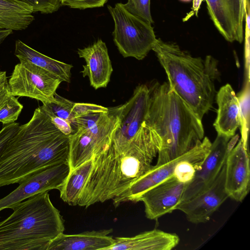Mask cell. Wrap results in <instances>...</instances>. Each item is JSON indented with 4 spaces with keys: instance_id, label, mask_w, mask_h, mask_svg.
Wrapping results in <instances>:
<instances>
[{
    "instance_id": "83f0119b",
    "label": "cell",
    "mask_w": 250,
    "mask_h": 250,
    "mask_svg": "<svg viewBox=\"0 0 250 250\" xmlns=\"http://www.w3.org/2000/svg\"><path fill=\"white\" fill-rule=\"evenodd\" d=\"M108 110V108L94 104L74 103L71 113L75 119L92 113L106 112Z\"/></svg>"
},
{
    "instance_id": "4dcf8cb0",
    "label": "cell",
    "mask_w": 250,
    "mask_h": 250,
    "mask_svg": "<svg viewBox=\"0 0 250 250\" xmlns=\"http://www.w3.org/2000/svg\"><path fill=\"white\" fill-rule=\"evenodd\" d=\"M44 110L49 117L52 123L62 133L66 135H70L74 133L71 125L68 122L49 111Z\"/></svg>"
},
{
    "instance_id": "8d00e7d4",
    "label": "cell",
    "mask_w": 250,
    "mask_h": 250,
    "mask_svg": "<svg viewBox=\"0 0 250 250\" xmlns=\"http://www.w3.org/2000/svg\"><path fill=\"white\" fill-rule=\"evenodd\" d=\"M180 0L184 1V2H189V1H191V0Z\"/></svg>"
},
{
    "instance_id": "2e32d148",
    "label": "cell",
    "mask_w": 250,
    "mask_h": 250,
    "mask_svg": "<svg viewBox=\"0 0 250 250\" xmlns=\"http://www.w3.org/2000/svg\"><path fill=\"white\" fill-rule=\"evenodd\" d=\"M77 53L86 62L81 72L83 77H88L91 86L95 89L106 87L113 68L105 42L99 39L87 47L78 49Z\"/></svg>"
},
{
    "instance_id": "9a60e30c",
    "label": "cell",
    "mask_w": 250,
    "mask_h": 250,
    "mask_svg": "<svg viewBox=\"0 0 250 250\" xmlns=\"http://www.w3.org/2000/svg\"><path fill=\"white\" fill-rule=\"evenodd\" d=\"M225 188L229 198L238 202H242L250 191L249 153L241 139L227 156Z\"/></svg>"
},
{
    "instance_id": "44dd1931",
    "label": "cell",
    "mask_w": 250,
    "mask_h": 250,
    "mask_svg": "<svg viewBox=\"0 0 250 250\" xmlns=\"http://www.w3.org/2000/svg\"><path fill=\"white\" fill-rule=\"evenodd\" d=\"M32 9L18 0H0V29L23 30L33 22Z\"/></svg>"
},
{
    "instance_id": "d6a6232c",
    "label": "cell",
    "mask_w": 250,
    "mask_h": 250,
    "mask_svg": "<svg viewBox=\"0 0 250 250\" xmlns=\"http://www.w3.org/2000/svg\"><path fill=\"white\" fill-rule=\"evenodd\" d=\"M203 0H192V9L183 19L184 21L188 20L191 17L194 16V15H195L197 17L198 16L199 10Z\"/></svg>"
},
{
    "instance_id": "8992f818",
    "label": "cell",
    "mask_w": 250,
    "mask_h": 250,
    "mask_svg": "<svg viewBox=\"0 0 250 250\" xmlns=\"http://www.w3.org/2000/svg\"><path fill=\"white\" fill-rule=\"evenodd\" d=\"M124 104L76 118L77 130L69 135L71 171L106 150L121 122Z\"/></svg>"
},
{
    "instance_id": "ac0fdd59",
    "label": "cell",
    "mask_w": 250,
    "mask_h": 250,
    "mask_svg": "<svg viewBox=\"0 0 250 250\" xmlns=\"http://www.w3.org/2000/svg\"><path fill=\"white\" fill-rule=\"evenodd\" d=\"M218 105L213 126L217 134L231 138L240 126L239 102L231 85L222 86L216 94Z\"/></svg>"
},
{
    "instance_id": "cb8c5ba5",
    "label": "cell",
    "mask_w": 250,
    "mask_h": 250,
    "mask_svg": "<svg viewBox=\"0 0 250 250\" xmlns=\"http://www.w3.org/2000/svg\"><path fill=\"white\" fill-rule=\"evenodd\" d=\"M55 101L43 104L42 108L68 122L71 125L74 133L77 130L75 119L72 116L71 110L74 103L65 99L56 93Z\"/></svg>"
},
{
    "instance_id": "e0dca14e",
    "label": "cell",
    "mask_w": 250,
    "mask_h": 250,
    "mask_svg": "<svg viewBox=\"0 0 250 250\" xmlns=\"http://www.w3.org/2000/svg\"><path fill=\"white\" fill-rule=\"evenodd\" d=\"M112 231L110 229L74 234L62 233L49 242L47 250H106L115 243V238L109 235Z\"/></svg>"
},
{
    "instance_id": "d6986e66",
    "label": "cell",
    "mask_w": 250,
    "mask_h": 250,
    "mask_svg": "<svg viewBox=\"0 0 250 250\" xmlns=\"http://www.w3.org/2000/svg\"><path fill=\"white\" fill-rule=\"evenodd\" d=\"M179 241L175 233L154 229L132 237H116L115 244L106 250H171Z\"/></svg>"
},
{
    "instance_id": "9c48e42d",
    "label": "cell",
    "mask_w": 250,
    "mask_h": 250,
    "mask_svg": "<svg viewBox=\"0 0 250 250\" xmlns=\"http://www.w3.org/2000/svg\"><path fill=\"white\" fill-rule=\"evenodd\" d=\"M19 61L7 80L9 94L30 98L42 104L54 102L56 90L62 81L29 62Z\"/></svg>"
},
{
    "instance_id": "836d02e7",
    "label": "cell",
    "mask_w": 250,
    "mask_h": 250,
    "mask_svg": "<svg viewBox=\"0 0 250 250\" xmlns=\"http://www.w3.org/2000/svg\"><path fill=\"white\" fill-rule=\"evenodd\" d=\"M9 91L7 82L0 87V104L9 96Z\"/></svg>"
},
{
    "instance_id": "30bf717a",
    "label": "cell",
    "mask_w": 250,
    "mask_h": 250,
    "mask_svg": "<svg viewBox=\"0 0 250 250\" xmlns=\"http://www.w3.org/2000/svg\"><path fill=\"white\" fill-rule=\"evenodd\" d=\"M68 163H61L45 167L24 181L9 194L0 199V212L13 209L17 205L38 193L60 190L70 172Z\"/></svg>"
},
{
    "instance_id": "7a4b0ae2",
    "label": "cell",
    "mask_w": 250,
    "mask_h": 250,
    "mask_svg": "<svg viewBox=\"0 0 250 250\" xmlns=\"http://www.w3.org/2000/svg\"><path fill=\"white\" fill-rule=\"evenodd\" d=\"M149 89V103L145 122L160 140L156 164L160 165L200 144L204 137V129L202 120L167 83H156Z\"/></svg>"
},
{
    "instance_id": "ba28073f",
    "label": "cell",
    "mask_w": 250,
    "mask_h": 250,
    "mask_svg": "<svg viewBox=\"0 0 250 250\" xmlns=\"http://www.w3.org/2000/svg\"><path fill=\"white\" fill-rule=\"evenodd\" d=\"M150 91L144 84L138 85L130 99L124 104L121 122L115 130L108 148L103 152L120 154L143 138L148 129L145 122Z\"/></svg>"
},
{
    "instance_id": "5bb4252c",
    "label": "cell",
    "mask_w": 250,
    "mask_h": 250,
    "mask_svg": "<svg viewBox=\"0 0 250 250\" xmlns=\"http://www.w3.org/2000/svg\"><path fill=\"white\" fill-rule=\"evenodd\" d=\"M216 29L226 40L241 43L246 0H205Z\"/></svg>"
},
{
    "instance_id": "d590c367",
    "label": "cell",
    "mask_w": 250,
    "mask_h": 250,
    "mask_svg": "<svg viewBox=\"0 0 250 250\" xmlns=\"http://www.w3.org/2000/svg\"><path fill=\"white\" fill-rule=\"evenodd\" d=\"M7 82L6 71L0 70V87Z\"/></svg>"
},
{
    "instance_id": "ffe728a7",
    "label": "cell",
    "mask_w": 250,
    "mask_h": 250,
    "mask_svg": "<svg viewBox=\"0 0 250 250\" xmlns=\"http://www.w3.org/2000/svg\"><path fill=\"white\" fill-rule=\"evenodd\" d=\"M15 55L19 60L26 61L54 74L62 82L70 83L72 65L50 58L18 40L15 42Z\"/></svg>"
},
{
    "instance_id": "8fae6325",
    "label": "cell",
    "mask_w": 250,
    "mask_h": 250,
    "mask_svg": "<svg viewBox=\"0 0 250 250\" xmlns=\"http://www.w3.org/2000/svg\"><path fill=\"white\" fill-rule=\"evenodd\" d=\"M239 137L238 134L231 138L217 134L200 169L187 184L182 201L191 198L209 188L225 164L229 152L238 142Z\"/></svg>"
},
{
    "instance_id": "e575fe53",
    "label": "cell",
    "mask_w": 250,
    "mask_h": 250,
    "mask_svg": "<svg viewBox=\"0 0 250 250\" xmlns=\"http://www.w3.org/2000/svg\"><path fill=\"white\" fill-rule=\"evenodd\" d=\"M13 33V31L9 29H0V44H1L5 39Z\"/></svg>"
},
{
    "instance_id": "f546056e",
    "label": "cell",
    "mask_w": 250,
    "mask_h": 250,
    "mask_svg": "<svg viewBox=\"0 0 250 250\" xmlns=\"http://www.w3.org/2000/svg\"><path fill=\"white\" fill-rule=\"evenodd\" d=\"M19 123L14 122L3 126L0 130V155L10 139L20 127Z\"/></svg>"
},
{
    "instance_id": "5b68a950",
    "label": "cell",
    "mask_w": 250,
    "mask_h": 250,
    "mask_svg": "<svg viewBox=\"0 0 250 250\" xmlns=\"http://www.w3.org/2000/svg\"><path fill=\"white\" fill-rule=\"evenodd\" d=\"M0 222V250H47L49 242L64 230L60 211L48 191L33 195Z\"/></svg>"
},
{
    "instance_id": "603a6c76",
    "label": "cell",
    "mask_w": 250,
    "mask_h": 250,
    "mask_svg": "<svg viewBox=\"0 0 250 250\" xmlns=\"http://www.w3.org/2000/svg\"><path fill=\"white\" fill-rule=\"evenodd\" d=\"M239 105L241 140L246 148L248 147V139L250 126V80L245 81L242 89L236 95Z\"/></svg>"
},
{
    "instance_id": "4fadbf2b",
    "label": "cell",
    "mask_w": 250,
    "mask_h": 250,
    "mask_svg": "<svg viewBox=\"0 0 250 250\" xmlns=\"http://www.w3.org/2000/svg\"><path fill=\"white\" fill-rule=\"evenodd\" d=\"M187 184L173 175L144 192L138 202L144 203L146 218L157 220L175 210Z\"/></svg>"
},
{
    "instance_id": "484cf974",
    "label": "cell",
    "mask_w": 250,
    "mask_h": 250,
    "mask_svg": "<svg viewBox=\"0 0 250 250\" xmlns=\"http://www.w3.org/2000/svg\"><path fill=\"white\" fill-rule=\"evenodd\" d=\"M150 0H128L123 5L131 14L152 24L153 21L150 13Z\"/></svg>"
},
{
    "instance_id": "d4e9b609",
    "label": "cell",
    "mask_w": 250,
    "mask_h": 250,
    "mask_svg": "<svg viewBox=\"0 0 250 250\" xmlns=\"http://www.w3.org/2000/svg\"><path fill=\"white\" fill-rule=\"evenodd\" d=\"M23 106L16 96H9L0 104V123L3 125L15 122Z\"/></svg>"
},
{
    "instance_id": "f1b7e54d",
    "label": "cell",
    "mask_w": 250,
    "mask_h": 250,
    "mask_svg": "<svg viewBox=\"0 0 250 250\" xmlns=\"http://www.w3.org/2000/svg\"><path fill=\"white\" fill-rule=\"evenodd\" d=\"M108 0H61L62 5L70 8L85 9L103 7Z\"/></svg>"
},
{
    "instance_id": "3957f363",
    "label": "cell",
    "mask_w": 250,
    "mask_h": 250,
    "mask_svg": "<svg viewBox=\"0 0 250 250\" xmlns=\"http://www.w3.org/2000/svg\"><path fill=\"white\" fill-rule=\"evenodd\" d=\"M168 79L169 87L202 120L212 107L218 61L211 55L194 57L173 42L156 40L152 49Z\"/></svg>"
},
{
    "instance_id": "1f68e13d",
    "label": "cell",
    "mask_w": 250,
    "mask_h": 250,
    "mask_svg": "<svg viewBox=\"0 0 250 250\" xmlns=\"http://www.w3.org/2000/svg\"><path fill=\"white\" fill-rule=\"evenodd\" d=\"M245 17H246L245 28V72H250V9L245 10Z\"/></svg>"
},
{
    "instance_id": "4316f807",
    "label": "cell",
    "mask_w": 250,
    "mask_h": 250,
    "mask_svg": "<svg viewBox=\"0 0 250 250\" xmlns=\"http://www.w3.org/2000/svg\"><path fill=\"white\" fill-rule=\"evenodd\" d=\"M29 5L33 13L49 14L57 11L62 6L61 0H18Z\"/></svg>"
},
{
    "instance_id": "7c38bea8",
    "label": "cell",
    "mask_w": 250,
    "mask_h": 250,
    "mask_svg": "<svg viewBox=\"0 0 250 250\" xmlns=\"http://www.w3.org/2000/svg\"><path fill=\"white\" fill-rule=\"evenodd\" d=\"M225 163L212 184L204 191L182 201L176 208L193 224L205 223L229 198L225 188Z\"/></svg>"
},
{
    "instance_id": "7402d4cb",
    "label": "cell",
    "mask_w": 250,
    "mask_h": 250,
    "mask_svg": "<svg viewBox=\"0 0 250 250\" xmlns=\"http://www.w3.org/2000/svg\"><path fill=\"white\" fill-rule=\"evenodd\" d=\"M93 166L92 159L87 161L70 171L59 190L60 198L70 206L78 205V200Z\"/></svg>"
},
{
    "instance_id": "52a82bcc",
    "label": "cell",
    "mask_w": 250,
    "mask_h": 250,
    "mask_svg": "<svg viewBox=\"0 0 250 250\" xmlns=\"http://www.w3.org/2000/svg\"><path fill=\"white\" fill-rule=\"evenodd\" d=\"M107 8L114 22V42L124 57L144 59L157 40L151 24L128 12L123 3Z\"/></svg>"
},
{
    "instance_id": "277c9868",
    "label": "cell",
    "mask_w": 250,
    "mask_h": 250,
    "mask_svg": "<svg viewBox=\"0 0 250 250\" xmlns=\"http://www.w3.org/2000/svg\"><path fill=\"white\" fill-rule=\"evenodd\" d=\"M160 147V139L154 136L130 146L125 152L102 153L93 158L91 172L78 205L86 208L119 196L151 168Z\"/></svg>"
},
{
    "instance_id": "6da1fadb",
    "label": "cell",
    "mask_w": 250,
    "mask_h": 250,
    "mask_svg": "<svg viewBox=\"0 0 250 250\" xmlns=\"http://www.w3.org/2000/svg\"><path fill=\"white\" fill-rule=\"evenodd\" d=\"M69 148V135L60 131L39 106L0 155V187L20 183L47 167L68 163Z\"/></svg>"
}]
</instances>
